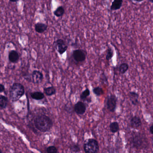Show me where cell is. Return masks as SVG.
Returning a JSON list of instances; mask_svg holds the SVG:
<instances>
[{"mask_svg": "<svg viewBox=\"0 0 153 153\" xmlns=\"http://www.w3.org/2000/svg\"><path fill=\"white\" fill-rule=\"evenodd\" d=\"M36 128L42 132H46L52 128L53 123L51 119L45 115L37 116L34 120Z\"/></svg>", "mask_w": 153, "mask_h": 153, "instance_id": "1", "label": "cell"}, {"mask_svg": "<svg viewBox=\"0 0 153 153\" xmlns=\"http://www.w3.org/2000/svg\"><path fill=\"white\" fill-rule=\"evenodd\" d=\"M130 142L133 147L138 149L146 148L148 144L146 137L141 133H136L133 135Z\"/></svg>", "mask_w": 153, "mask_h": 153, "instance_id": "2", "label": "cell"}, {"mask_svg": "<svg viewBox=\"0 0 153 153\" xmlns=\"http://www.w3.org/2000/svg\"><path fill=\"white\" fill-rule=\"evenodd\" d=\"M25 93L24 86L19 83H14L10 90V97L12 101L19 100Z\"/></svg>", "mask_w": 153, "mask_h": 153, "instance_id": "3", "label": "cell"}, {"mask_svg": "<svg viewBox=\"0 0 153 153\" xmlns=\"http://www.w3.org/2000/svg\"><path fill=\"white\" fill-rule=\"evenodd\" d=\"M85 153H97L99 150L98 142L94 139H89L84 145Z\"/></svg>", "mask_w": 153, "mask_h": 153, "instance_id": "4", "label": "cell"}, {"mask_svg": "<svg viewBox=\"0 0 153 153\" xmlns=\"http://www.w3.org/2000/svg\"><path fill=\"white\" fill-rule=\"evenodd\" d=\"M54 45L57 52L61 55L63 54L68 49V46L65 41L61 39H57L56 41H54Z\"/></svg>", "mask_w": 153, "mask_h": 153, "instance_id": "5", "label": "cell"}, {"mask_svg": "<svg viewBox=\"0 0 153 153\" xmlns=\"http://www.w3.org/2000/svg\"><path fill=\"white\" fill-rule=\"evenodd\" d=\"M117 99L114 94H111L108 97L106 105L109 111L111 112H114L115 111L117 108Z\"/></svg>", "mask_w": 153, "mask_h": 153, "instance_id": "6", "label": "cell"}, {"mask_svg": "<svg viewBox=\"0 0 153 153\" xmlns=\"http://www.w3.org/2000/svg\"><path fill=\"white\" fill-rule=\"evenodd\" d=\"M73 57L76 62H82L85 60L86 56L84 51L82 49H76L74 50L73 53Z\"/></svg>", "mask_w": 153, "mask_h": 153, "instance_id": "7", "label": "cell"}, {"mask_svg": "<svg viewBox=\"0 0 153 153\" xmlns=\"http://www.w3.org/2000/svg\"><path fill=\"white\" fill-rule=\"evenodd\" d=\"M74 110L78 115H83L86 111V106L82 102L78 101L74 105Z\"/></svg>", "mask_w": 153, "mask_h": 153, "instance_id": "8", "label": "cell"}, {"mask_svg": "<svg viewBox=\"0 0 153 153\" xmlns=\"http://www.w3.org/2000/svg\"><path fill=\"white\" fill-rule=\"evenodd\" d=\"M44 78L43 74L39 71H33L32 73V82L34 84H39L42 82Z\"/></svg>", "mask_w": 153, "mask_h": 153, "instance_id": "9", "label": "cell"}, {"mask_svg": "<svg viewBox=\"0 0 153 153\" xmlns=\"http://www.w3.org/2000/svg\"><path fill=\"white\" fill-rule=\"evenodd\" d=\"M130 124L133 128H138L142 126V120L138 116H134L130 120Z\"/></svg>", "mask_w": 153, "mask_h": 153, "instance_id": "10", "label": "cell"}, {"mask_svg": "<svg viewBox=\"0 0 153 153\" xmlns=\"http://www.w3.org/2000/svg\"><path fill=\"white\" fill-rule=\"evenodd\" d=\"M129 100L134 106H137L139 103V94L134 91H130L128 94Z\"/></svg>", "mask_w": 153, "mask_h": 153, "instance_id": "11", "label": "cell"}, {"mask_svg": "<svg viewBox=\"0 0 153 153\" xmlns=\"http://www.w3.org/2000/svg\"><path fill=\"white\" fill-rule=\"evenodd\" d=\"M47 28L48 25L42 22H37L35 25V30L36 32L40 34L45 32Z\"/></svg>", "mask_w": 153, "mask_h": 153, "instance_id": "12", "label": "cell"}, {"mask_svg": "<svg viewBox=\"0 0 153 153\" xmlns=\"http://www.w3.org/2000/svg\"><path fill=\"white\" fill-rule=\"evenodd\" d=\"M19 56L17 51L11 50L9 54V60L11 62L16 63L19 61Z\"/></svg>", "mask_w": 153, "mask_h": 153, "instance_id": "13", "label": "cell"}, {"mask_svg": "<svg viewBox=\"0 0 153 153\" xmlns=\"http://www.w3.org/2000/svg\"><path fill=\"white\" fill-rule=\"evenodd\" d=\"M123 0H114L111 5V10L115 11L120 10L123 4Z\"/></svg>", "mask_w": 153, "mask_h": 153, "instance_id": "14", "label": "cell"}, {"mask_svg": "<svg viewBox=\"0 0 153 153\" xmlns=\"http://www.w3.org/2000/svg\"><path fill=\"white\" fill-rule=\"evenodd\" d=\"M30 96L32 99L36 100H40L45 98L44 94L39 91H36L31 93L30 94Z\"/></svg>", "mask_w": 153, "mask_h": 153, "instance_id": "15", "label": "cell"}, {"mask_svg": "<svg viewBox=\"0 0 153 153\" xmlns=\"http://www.w3.org/2000/svg\"><path fill=\"white\" fill-rule=\"evenodd\" d=\"M44 91L45 94L48 96L54 95L56 93V89L53 86L45 87L44 88Z\"/></svg>", "mask_w": 153, "mask_h": 153, "instance_id": "16", "label": "cell"}, {"mask_svg": "<svg viewBox=\"0 0 153 153\" xmlns=\"http://www.w3.org/2000/svg\"><path fill=\"white\" fill-rule=\"evenodd\" d=\"M65 12L64 8L62 6H60L53 12V13L56 17H61L64 15Z\"/></svg>", "mask_w": 153, "mask_h": 153, "instance_id": "17", "label": "cell"}, {"mask_svg": "<svg viewBox=\"0 0 153 153\" xmlns=\"http://www.w3.org/2000/svg\"><path fill=\"white\" fill-rule=\"evenodd\" d=\"M110 131L112 133H116L119 131L120 129L119 125L117 122H113L111 123L109 126Z\"/></svg>", "mask_w": 153, "mask_h": 153, "instance_id": "18", "label": "cell"}, {"mask_svg": "<svg viewBox=\"0 0 153 153\" xmlns=\"http://www.w3.org/2000/svg\"><path fill=\"white\" fill-rule=\"evenodd\" d=\"M8 99L5 96L0 94V107L2 108H6L8 104Z\"/></svg>", "mask_w": 153, "mask_h": 153, "instance_id": "19", "label": "cell"}, {"mask_svg": "<svg viewBox=\"0 0 153 153\" xmlns=\"http://www.w3.org/2000/svg\"><path fill=\"white\" fill-rule=\"evenodd\" d=\"M128 68H129V66L128 64L126 63H123L120 65L119 67V71L121 74H124L127 71Z\"/></svg>", "mask_w": 153, "mask_h": 153, "instance_id": "20", "label": "cell"}, {"mask_svg": "<svg viewBox=\"0 0 153 153\" xmlns=\"http://www.w3.org/2000/svg\"><path fill=\"white\" fill-rule=\"evenodd\" d=\"M93 92L96 95V96H101L104 94V92L103 89L101 87H95L93 89Z\"/></svg>", "mask_w": 153, "mask_h": 153, "instance_id": "21", "label": "cell"}, {"mask_svg": "<svg viewBox=\"0 0 153 153\" xmlns=\"http://www.w3.org/2000/svg\"><path fill=\"white\" fill-rule=\"evenodd\" d=\"M90 95V91L89 89L87 88L83 91L80 95V99L82 100H85L88 96Z\"/></svg>", "mask_w": 153, "mask_h": 153, "instance_id": "22", "label": "cell"}, {"mask_svg": "<svg viewBox=\"0 0 153 153\" xmlns=\"http://www.w3.org/2000/svg\"><path fill=\"white\" fill-rule=\"evenodd\" d=\"M70 149L74 152L78 153L80 152V148L77 144H72L70 146Z\"/></svg>", "mask_w": 153, "mask_h": 153, "instance_id": "23", "label": "cell"}, {"mask_svg": "<svg viewBox=\"0 0 153 153\" xmlns=\"http://www.w3.org/2000/svg\"><path fill=\"white\" fill-rule=\"evenodd\" d=\"M113 56V52L112 49L111 48H109L108 49V53L106 56V59L107 61L110 60Z\"/></svg>", "mask_w": 153, "mask_h": 153, "instance_id": "24", "label": "cell"}, {"mask_svg": "<svg viewBox=\"0 0 153 153\" xmlns=\"http://www.w3.org/2000/svg\"><path fill=\"white\" fill-rule=\"evenodd\" d=\"M48 153H57V149L54 146H50L47 149Z\"/></svg>", "mask_w": 153, "mask_h": 153, "instance_id": "25", "label": "cell"}, {"mask_svg": "<svg viewBox=\"0 0 153 153\" xmlns=\"http://www.w3.org/2000/svg\"><path fill=\"white\" fill-rule=\"evenodd\" d=\"M4 90H5V88H4V85L0 84V93L4 91Z\"/></svg>", "mask_w": 153, "mask_h": 153, "instance_id": "26", "label": "cell"}, {"mask_svg": "<svg viewBox=\"0 0 153 153\" xmlns=\"http://www.w3.org/2000/svg\"><path fill=\"white\" fill-rule=\"evenodd\" d=\"M150 131L151 134L153 135V125L150 127Z\"/></svg>", "mask_w": 153, "mask_h": 153, "instance_id": "27", "label": "cell"}, {"mask_svg": "<svg viewBox=\"0 0 153 153\" xmlns=\"http://www.w3.org/2000/svg\"><path fill=\"white\" fill-rule=\"evenodd\" d=\"M132 1H134L137 2H141L143 1L144 0H132Z\"/></svg>", "mask_w": 153, "mask_h": 153, "instance_id": "28", "label": "cell"}, {"mask_svg": "<svg viewBox=\"0 0 153 153\" xmlns=\"http://www.w3.org/2000/svg\"><path fill=\"white\" fill-rule=\"evenodd\" d=\"M10 2H18L19 0H9Z\"/></svg>", "mask_w": 153, "mask_h": 153, "instance_id": "29", "label": "cell"}, {"mask_svg": "<svg viewBox=\"0 0 153 153\" xmlns=\"http://www.w3.org/2000/svg\"><path fill=\"white\" fill-rule=\"evenodd\" d=\"M148 1L150 2L153 3V0H148Z\"/></svg>", "mask_w": 153, "mask_h": 153, "instance_id": "30", "label": "cell"}, {"mask_svg": "<svg viewBox=\"0 0 153 153\" xmlns=\"http://www.w3.org/2000/svg\"><path fill=\"white\" fill-rule=\"evenodd\" d=\"M0 153H2V151L1 150V149H0Z\"/></svg>", "mask_w": 153, "mask_h": 153, "instance_id": "31", "label": "cell"}]
</instances>
